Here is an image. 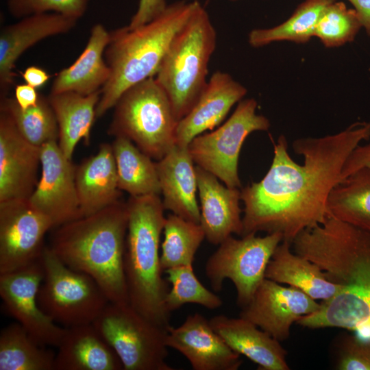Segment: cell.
I'll use <instances>...</instances> for the list:
<instances>
[{
  "instance_id": "1",
  "label": "cell",
  "mask_w": 370,
  "mask_h": 370,
  "mask_svg": "<svg viewBox=\"0 0 370 370\" xmlns=\"http://www.w3.org/2000/svg\"><path fill=\"white\" fill-rule=\"evenodd\" d=\"M369 139L370 123L366 121L336 134L297 138L292 147L304 158L299 164L289 155L286 137L280 136L273 143V160L264 177L241 190L242 236L278 232L283 241L292 243L302 231L323 223L329 217L328 197L341 182L346 160Z\"/></svg>"
},
{
  "instance_id": "2",
  "label": "cell",
  "mask_w": 370,
  "mask_h": 370,
  "mask_svg": "<svg viewBox=\"0 0 370 370\" xmlns=\"http://www.w3.org/2000/svg\"><path fill=\"white\" fill-rule=\"evenodd\" d=\"M291 245L330 281L343 286L296 323L310 329L344 328L370 341V233L328 217L302 231Z\"/></svg>"
},
{
  "instance_id": "3",
  "label": "cell",
  "mask_w": 370,
  "mask_h": 370,
  "mask_svg": "<svg viewBox=\"0 0 370 370\" xmlns=\"http://www.w3.org/2000/svg\"><path fill=\"white\" fill-rule=\"evenodd\" d=\"M127 204H115L57 227L49 248L69 268L90 276L110 302L129 303L124 272Z\"/></svg>"
},
{
  "instance_id": "4",
  "label": "cell",
  "mask_w": 370,
  "mask_h": 370,
  "mask_svg": "<svg viewBox=\"0 0 370 370\" xmlns=\"http://www.w3.org/2000/svg\"><path fill=\"white\" fill-rule=\"evenodd\" d=\"M197 3V1H177L168 5L147 23L110 32L104 53L110 75L101 90L97 118L113 108L127 89L155 77L173 40L190 18Z\"/></svg>"
},
{
  "instance_id": "5",
  "label": "cell",
  "mask_w": 370,
  "mask_h": 370,
  "mask_svg": "<svg viewBox=\"0 0 370 370\" xmlns=\"http://www.w3.org/2000/svg\"><path fill=\"white\" fill-rule=\"evenodd\" d=\"M124 272L129 304L145 317L169 329L171 312L166 307L169 290L162 277L160 236L166 217L158 195L130 196Z\"/></svg>"
},
{
  "instance_id": "6",
  "label": "cell",
  "mask_w": 370,
  "mask_h": 370,
  "mask_svg": "<svg viewBox=\"0 0 370 370\" xmlns=\"http://www.w3.org/2000/svg\"><path fill=\"white\" fill-rule=\"evenodd\" d=\"M216 43L215 29L197 1L154 77L167 95L178 121L190 110L207 84L208 62Z\"/></svg>"
},
{
  "instance_id": "7",
  "label": "cell",
  "mask_w": 370,
  "mask_h": 370,
  "mask_svg": "<svg viewBox=\"0 0 370 370\" xmlns=\"http://www.w3.org/2000/svg\"><path fill=\"white\" fill-rule=\"evenodd\" d=\"M114 108L110 134L128 138L158 160L175 145L178 121L167 95L154 77L127 89Z\"/></svg>"
},
{
  "instance_id": "8",
  "label": "cell",
  "mask_w": 370,
  "mask_h": 370,
  "mask_svg": "<svg viewBox=\"0 0 370 370\" xmlns=\"http://www.w3.org/2000/svg\"><path fill=\"white\" fill-rule=\"evenodd\" d=\"M92 325L116 353L123 369H174L166 361L168 329L155 324L129 303L109 302Z\"/></svg>"
},
{
  "instance_id": "9",
  "label": "cell",
  "mask_w": 370,
  "mask_h": 370,
  "mask_svg": "<svg viewBox=\"0 0 370 370\" xmlns=\"http://www.w3.org/2000/svg\"><path fill=\"white\" fill-rule=\"evenodd\" d=\"M44 276L38 293L42 310L64 328L92 324L110 302L88 275L63 263L49 247L41 255Z\"/></svg>"
},
{
  "instance_id": "10",
  "label": "cell",
  "mask_w": 370,
  "mask_h": 370,
  "mask_svg": "<svg viewBox=\"0 0 370 370\" xmlns=\"http://www.w3.org/2000/svg\"><path fill=\"white\" fill-rule=\"evenodd\" d=\"M282 241L278 232L264 236L250 233L241 238L227 237L206 262L205 274L212 290L220 292L228 279L236 288L238 306H247L265 278L268 264Z\"/></svg>"
},
{
  "instance_id": "11",
  "label": "cell",
  "mask_w": 370,
  "mask_h": 370,
  "mask_svg": "<svg viewBox=\"0 0 370 370\" xmlns=\"http://www.w3.org/2000/svg\"><path fill=\"white\" fill-rule=\"evenodd\" d=\"M257 101H239L230 117L219 128L194 138L188 145L197 166L208 171L231 188H241L238 164L246 138L256 131H267L269 119L256 114Z\"/></svg>"
},
{
  "instance_id": "12",
  "label": "cell",
  "mask_w": 370,
  "mask_h": 370,
  "mask_svg": "<svg viewBox=\"0 0 370 370\" xmlns=\"http://www.w3.org/2000/svg\"><path fill=\"white\" fill-rule=\"evenodd\" d=\"M52 222L28 199L0 201V274L24 268L38 260Z\"/></svg>"
},
{
  "instance_id": "13",
  "label": "cell",
  "mask_w": 370,
  "mask_h": 370,
  "mask_svg": "<svg viewBox=\"0 0 370 370\" xmlns=\"http://www.w3.org/2000/svg\"><path fill=\"white\" fill-rule=\"evenodd\" d=\"M44 276L41 258L18 270L0 274V296L8 312L41 345L58 347L65 333L38 303Z\"/></svg>"
},
{
  "instance_id": "14",
  "label": "cell",
  "mask_w": 370,
  "mask_h": 370,
  "mask_svg": "<svg viewBox=\"0 0 370 370\" xmlns=\"http://www.w3.org/2000/svg\"><path fill=\"white\" fill-rule=\"evenodd\" d=\"M41 176L29 197L31 205L52 222L53 228L82 217L75 169L57 140L40 147Z\"/></svg>"
},
{
  "instance_id": "15",
  "label": "cell",
  "mask_w": 370,
  "mask_h": 370,
  "mask_svg": "<svg viewBox=\"0 0 370 370\" xmlns=\"http://www.w3.org/2000/svg\"><path fill=\"white\" fill-rule=\"evenodd\" d=\"M319 306L320 303L301 290L265 278L239 316L282 341L288 338L294 323Z\"/></svg>"
},
{
  "instance_id": "16",
  "label": "cell",
  "mask_w": 370,
  "mask_h": 370,
  "mask_svg": "<svg viewBox=\"0 0 370 370\" xmlns=\"http://www.w3.org/2000/svg\"><path fill=\"white\" fill-rule=\"evenodd\" d=\"M168 347L181 353L194 370H237L243 360L199 313L188 315L178 327L167 330Z\"/></svg>"
},
{
  "instance_id": "17",
  "label": "cell",
  "mask_w": 370,
  "mask_h": 370,
  "mask_svg": "<svg viewBox=\"0 0 370 370\" xmlns=\"http://www.w3.org/2000/svg\"><path fill=\"white\" fill-rule=\"evenodd\" d=\"M40 147L28 142L12 119L0 113V201L29 199L38 180Z\"/></svg>"
},
{
  "instance_id": "18",
  "label": "cell",
  "mask_w": 370,
  "mask_h": 370,
  "mask_svg": "<svg viewBox=\"0 0 370 370\" xmlns=\"http://www.w3.org/2000/svg\"><path fill=\"white\" fill-rule=\"evenodd\" d=\"M77 21L60 14L45 12L23 17L3 27L0 33L1 98L6 97L13 84V69L18 58L42 40L69 32Z\"/></svg>"
},
{
  "instance_id": "19",
  "label": "cell",
  "mask_w": 370,
  "mask_h": 370,
  "mask_svg": "<svg viewBox=\"0 0 370 370\" xmlns=\"http://www.w3.org/2000/svg\"><path fill=\"white\" fill-rule=\"evenodd\" d=\"M247 91L228 73H214L193 108L177 122L175 144L188 147L194 138L219 125Z\"/></svg>"
},
{
  "instance_id": "20",
  "label": "cell",
  "mask_w": 370,
  "mask_h": 370,
  "mask_svg": "<svg viewBox=\"0 0 370 370\" xmlns=\"http://www.w3.org/2000/svg\"><path fill=\"white\" fill-rule=\"evenodd\" d=\"M200 200V225L208 241L219 245L236 234L242 236L241 190L223 185L213 174L195 166Z\"/></svg>"
},
{
  "instance_id": "21",
  "label": "cell",
  "mask_w": 370,
  "mask_h": 370,
  "mask_svg": "<svg viewBox=\"0 0 370 370\" xmlns=\"http://www.w3.org/2000/svg\"><path fill=\"white\" fill-rule=\"evenodd\" d=\"M194 163L188 147L175 144L156 164L164 209L186 220L200 223Z\"/></svg>"
},
{
  "instance_id": "22",
  "label": "cell",
  "mask_w": 370,
  "mask_h": 370,
  "mask_svg": "<svg viewBox=\"0 0 370 370\" xmlns=\"http://www.w3.org/2000/svg\"><path fill=\"white\" fill-rule=\"evenodd\" d=\"M210 323L227 345L258 365L262 370H288L286 352L280 341L252 322L239 316L212 317Z\"/></svg>"
},
{
  "instance_id": "23",
  "label": "cell",
  "mask_w": 370,
  "mask_h": 370,
  "mask_svg": "<svg viewBox=\"0 0 370 370\" xmlns=\"http://www.w3.org/2000/svg\"><path fill=\"white\" fill-rule=\"evenodd\" d=\"M110 38V32L103 25L95 24L80 56L56 75L50 93L73 92L88 95L100 91L110 75L104 57Z\"/></svg>"
},
{
  "instance_id": "24",
  "label": "cell",
  "mask_w": 370,
  "mask_h": 370,
  "mask_svg": "<svg viewBox=\"0 0 370 370\" xmlns=\"http://www.w3.org/2000/svg\"><path fill=\"white\" fill-rule=\"evenodd\" d=\"M75 184L82 217L119 201L121 190L111 145L102 144L97 154L76 167Z\"/></svg>"
},
{
  "instance_id": "25",
  "label": "cell",
  "mask_w": 370,
  "mask_h": 370,
  "mask_svg": "<svg viewBox=\"0 0 370 370\" xmlns=\"http://www.w3.org/2000/svg\"><path fill=\"white\" fill-rule=\"evenodd\" d=\"M65 328L54 370L123 369L119 357L92 323Z\"/></svg>"
},
{
  "instance_id": "26",
  "label": "cell",
  "mask_w": 370,
  "mask_h": 370,
  "mask_svg": "<svg viewBox=\"0 0 370 370\" xmlns=\"http://www.w3.org/2000/svg\"><path fill=\"white\" fill-rule=\"evenodd\" d=\"M291 246L287 241L279 244L267 267L266 278L295 287L315 300H327L343 288L330 281L316 264L293 251Z\"/></svg>"
},
{
  "instance_id": "27",
  "label": "cell",
  "mask_w": 370,
  "mask_h": 370,
  "mask_svg": "<svg viewBox=\"0 0 370 370\" xmlns=\"http://www.w3.org/2000/svg\"><path fill=\"white\" fill-rule=\"evenodd\" d=\"M100 95L101 90L88 95L64 92L50 93L47 97L58 125V145L69 160L81 140L86 145L90 143Z\"/></svg>"
},
{
  "instance_id": "28",
  "label": "cell",
  "mask_w": 370,
  "mask_h": 370,
  "mask_svg": "<svg viewBox=\"0 0 370 370\" xmlns=\"http://www.w3.org/2000/svg\"><path fill=\"white\" fill-rule=\"evenodd\" d=\"M112 145L118 186L130 196L160 195L156 162L127 138L115 137Z\"/></svg>"
},
{
  "instance_id": "29",
  "label": "cell",
  "mask_w": 370,
  "mask_h": 370,
  "mask_svg": "<svg viewBox=\"0 0 370 370\" xmlns=\"http://www.w3.org/2000/svg\"><path fill=\"white\" fill-rule=\"evenodd\" d=\"M327 208L329 217L370 233V169H358L338 183Z\"/></svg>"
},
{
  "instance_id": "30",
  "label": "cell",
  "mask_w": 370,
  "mask_h": 370,
  "mask_svg": "<svg viewBox=\"0 0 370 370\" xmlns=\"http://www.w3.org/2000/svg\"><path fill=\"white\" fill-rule=\"evenodd\" d=\"M55 357L18 322L1 331L0 370H54Z\"/></svg>"
},
{
  "instance_id": "31",
  "label": "cell",
  "mask_w": 370,
  "mask_h": 370,
  "mask_svg": "<svg viewBox=\"0 0 370 370\" xmlns=\"http://www.w3.org/2000/svg\"><path fill=\"white\" fill-rule=\"evenodd\" d=\"M336 0H304L284 23L269 29H256L249 34V42L260 47L275 41L305 43L314 36L315 27L324 9Z\"/></svg>"
},
{
  "instance_id": "32",
  "label": "cell",
  "mask_w": 370,
  "mask_h": 370,
  "mask_svg": "<svg viewBox=\"0 0 370 370\" xmlns=\"http://www.w3.org/2000/svg\"><path fill=\"white\" fill-rule=\"evenodd\" d=\"M0 110L10 116L19 133L32 145L41 147L58 140V125L47 97L40 95L37 105L25 110L14 98L1 97Z\"/></svg>"
},
{
  "instance_id": "33",
  "label": "cell",
  "mask_w": 370,
  "mask_h": 370,
  "mask_svg": "<svg viewBox=\"0 0 370 370\" xmlns=\"http://www.w3.org/2000/svg\"><path fill=\"white\" fill-rule=\"evenodd\" d=\"M160 262L166 270L193 264L197 249L206 238L200 223L186 220L175 214L166 217Z\"/></svg>"
},
{
  "instance_id": "34",
  "label": "cell",
  "mask_w": 370,
  "mask_h": 370,
  "mask_svg": "<svg viewBox=\"0 0 370 370\" xmlns=\"http://www.w3.org/2000/svg\"><path fill=\"white\" fill-rule=\"evenodd\" d=\"M164 272L171 284L165 300L166 307L171 313L186 304H199L210 310L223 305L222 299L199 282L193 264L173 267Z\"/></svg>"
},
{
  "instance_id": "35",
  "label": "cell",
  "mask_w": 370,
  "mask_h": 370,
  "mask_svg": "<svg viewBox=\"0 0 370 370\" xmlns=\"http://www.w3.org/2000/svg\"><path fill=\"white\" fill-rule=\"evenodd\" d=\"M362 27L354 8H347L342 1H334L322 12L315 27L314 36L326 47L341 46L354 40Z\"/></svg>"
},
{
  "instance_id": "36",
  "label": "cell",
  "mask_w": 370,
  "mask_h": 370,
  "mask_svg": "<svg viewBox=\"0 0 370 370\" xmlns=\"http://www.w3.org/2000/svg\"><path fill=\"white\" fill-rule=\"evenodd\" d=\"M90 0H8L10 13L18 18L35 14L54 12L78 20Z\"/></svg>"
},
{
  "instance_id": "37",
  "label": "cell",
  "mask_w": 370,
  "mask_h": 370,
  "mask_svg": "<svg viewBox=\"0 0 370 370\" xmlns=\"http://www.w3.org/2000/svg\"><path fill=\"white\" fill-rule=\"evenodd\" d=\"M336 369L370 370V341L357 335H345L339 344Z\"/></svg>"
},
{
  "instance_id": "38",
  "label": "cell",
  "mask_w": 370,
  "mask_h": 370,
  "mask_svg": "<svg viewBox=\"0 0 370 370\" xmlns=\"http://www.w3.org/2000/svg\"><path fill=\"white\" fill-rule=\"evenodd\" d=\"M167 5L165 0H139L137 10L127 27L135 28L149 23L164 12Z\"/></svg>"
},
{
  "instance_id": "39",
  "label": "cell",
  "mask_w": 370,
  "mask_h": 370,
  "mask_svg": "<svg viewBox=\"0 0 370 370\" xmlns=\"http://www.w3.org/2000/svg\"><path fill=\"white\" fill-rule=\"evenodd\" d=\"M362 168L370 169V141L359 145L349 156L342 170L341 181Z\"/></svg>"
},
{
  "instance_id": "40",
  "label": "cell",
  "mask_w": 370,
  "mask_h": 370,
  "mask_svg": "<svg viewBox=\"0 0 370 370\" xmlns=\"http://www.w3.org/2000/svg\"><path fill=\"white\" fill-rule=\"evenodd\" d=\"M14 98L18 106L25 110L37 105L40 95L36 88L25 83L16 86Z\"/></svg>"
},
{
  "instance_id": "41",
  "label": "cell",
  "mask_w": 370,
  "mask_h": 370,
  "mask_svg": "<svg viewBox=\"0 0 370 370\" xmlns=\"http://www.w3.org/2000/svg\"><path fill=\"white\" fill-rule=\"evenodd\" d=\"M22 77L26 84L35 88L42 87L50 78L49 73L36 66L27 67L22 73Z\"/></svg>"
},
{
  "instance_id": "42",
  "label": "cell",
  "mask_w": 370,
  "mask_h": 370,
  "mask_svg": "<svg viewBox=\"0 0 370 370\" xmlns=\"http://www.w3.org/2000/svg\"><path fill=\"white\" fill-rule=\"evenodd\" d=\"M357 12L362 27L370 36V0H347Z\"/></svg>"
},
{
  "instance_id": "43",
  "label": "cell",
  "mask_w": 370,
  "mask_h": 370,
  "mask_svg": "<svg viewBox=\"0 0 370 370\" xmlns=\"http://www.w3.org/2000/svg\"><path fill=\"white\" fill-rule=\"evenodd\" d=\"M230 1H237V0H230Z\"/></svg>"
}]
</instances>
